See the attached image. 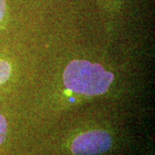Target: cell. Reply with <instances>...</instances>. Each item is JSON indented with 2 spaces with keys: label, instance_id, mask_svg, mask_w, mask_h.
I'll use <instances>...</instances> for the list:
<instances>
[{
  "label": "cell",
  "instance_id": "cell-2",
  "mask_svg": "<svg viewBox=\"0 0 155 155\" xmlns=\"http://www.w3.org/2000/svg\"><path fill=\"white\" fill-rule=\"evenodd\" d=\"M112 146V137L107 131L90 130L79 134L72 140L71 151L74 155H98Z\"/></svg>",
  "mask_w": 155,
  "mask_h": 155
},
{
  "label": "cell",
  "instance_id": "cell-1",
  "mask_svg": "<svg viewBox=\"0 0 155 155\" xmlns=\"http://www.w3.org/2000/svg\"><path fill=\"white\" fill-rule=\"evenodd\" d=\"M64 86L78 94L99 96L105 93L114 81V74L98 63L73 60L63 72Z\"/></svg>",
  "mask_w": 155,
  "mask_h": 155
},
{
  "label": "cell",
  "instance_id": "cell-5",
  "mask_svg": "<svg viewBox=\"0 0 155 155\" xmlns=\"http://www.w3.org/2000/svg\"><path fill=\"white\" fill-rule=\"evenodd\" d=\"M6 13V1L0 0V23L3 22Z\"/></svg>",
  "mask_w": 155,
  "mask_h": 155
},
{
  "label": "cell",
  "instance_id": "cell-4",
  "mask_svg": "<svg viewBox=\"0 0 155 155\" xmlns=\"http://www.w3.org/2000/svg\"><path fill=\"white\" fill-rule=\"evenodd\" d=\"M7 135V121L5 117L0 114V146L4 143Z\"/></svg>",
  "mask_w": 155,
  "mask_h": 155
},
{
  "label": "cell",
  "instance_id": "cell-3",
  "mask_svg": "<svg viewBox=\"0 0 155 155\" xmlns=\"http://www.w3.org/2000/svg\"><path fill=\"white\" fill-rule=\"evenodd\" d=\"M12 67L11 63L5 59L0 58V88L10 79Z\"/></svg>",
  "mask_w": 155,
  "mask_h": 155
}]
</instances>
